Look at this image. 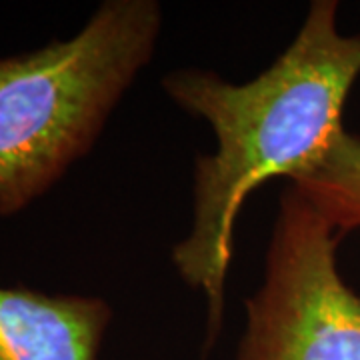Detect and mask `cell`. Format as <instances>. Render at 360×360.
<instances>
[{
    "label": "cell",
    "instance_id": "cell-1",
    "mask_svg": "<svg viewBox=\"0 0 360 360\" xmlns=\"http://www.w3.org/2000/svg\"><path fill=\"white\" fill-rule=\"evenodd\" d=\"M359 77L360 34L340 32L336 0H312L292 42L257 78L236 84L202 68L162 78L172 103L217 136V150L194 165L193 226L172 248L180 278L206 298L208 342L220 330L243 206L269 180H295L321 160L345 130Z\"/></svg>",
    "mask_w": 360,
    "mask_h": 360
},
{
    "label": "cell",
    "instance_id": "cell-2",
    "mask_svg": "<svg viewBox=\"0 0 360 360\" xmlns=\"http://www.w3.org/2000/svg\"><path fill=\"white\" fill-rule=\"evenodd\" d=\"M156 0H106L75 37L0 56V217L11 219L89 155L153 60Z\"/></svg>",
    "mask_w": 360,
    "mask_h": 360
},
{
    "label": "cell",
    "instance_id": "cell-3",
    "mask_svg": "<svg viewBox=\"0 0 360 360\" xmlns=\"http://www.w3.org/2000/svg\"><path fill=\"white\" fill-rule=\"evenodd\" d=\"M340 238L292 184L284 191L236 360H360V295L338 270Z\"/></svg>",
    "mask_w": 360,
    "mask_h": 360
},
{
    "label": "cell",
    "instance_id": "cell-4",
    "mask_svg": "<svg viewBox=\"0 0 360 360\" xmlns=\"http://www.w3.org/2000/svg\"><path fill=\"white\" fill-rule=\"evenodd\" d=\"M110 321L101 296L0 284V360H98Z\"/></svg>",
    "mask_w": 360,
    "mask_h": 360
},
{
    "label": "cell",
    "instance_id": "cell-5",
    "mask_svg": "<svg viewBox=\"0 0 360 360\" xmlns=\"http://www.w3.org/2000/svg\"><path fill=\"white\" fill-rule=\"evenodd\" d=\"M290 182L340 236L360 229V134L342 130L321 160Z\"/></svg>",
    "mask_w": 360,
    "mask_h": 360
}]
</instances>
